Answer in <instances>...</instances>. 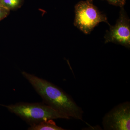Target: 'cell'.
I'll return each mask as SVG.
<instances>
[{
    "label": "cell",
    "mask_w": 130,
    "mask_h": 130,
    "mask_svg": "<svg viewBox=\"0 0 130 130\" xmlns=\"http://www.w3.org/2000/svg\"><path fill=\"white\" fill-rule=\"evenodd\" d=\"M10 10L0 6V21L8 16Z\"/></svg>",
    "instance_id": "9"
},
{
    "label": "cell",
    "mask_w": 130,
    "mask_h": 130,
    "mask_svg": "<svg viewBox=\"0 0 130 130\" xmlns=\"http://www.w3.org/2000/svg\"><path fill=\"white\" fill-rule=\"evenodd\" d=\"M102 124L105 130H130L129 102L120 103L106 113Z\"/></svg>",
    "instance_id": "4"
},
{
    "label": "cell",
    "mask_w": 130,
    "mask_h": 130,
    "mask_svg": "<svg viewBox=\"0 0 130 130\" xmlns=\"http://www.w3.org/2000/svg\"><path fill=\"white\" fill-rule=\"evenodd\" d=\"M0 6H2L1 5V4H0Z\"/></svg>",
    "instance_id": "10"
},
{
    "label": "cell",
    "mask_w": 130,
    "mask_h": 130,
    "mask_svg": "<svg viewBox=\"0 0 130 130\" xmlns=\"http://www.w3.org/2000/svg\"><path fill=\"white\" fill-rule=\"evenodd\" d=\"M22 0H0V4L3 7L10 10L18 7Z\"/></svg>",
    "instance_id": "7"
},
{
    "label": "cell",
    "mask_w": 130,
    "mask_h": 130,
    "mask_svg": "<svg viewBox=\"0 0 130 130\" xmlns=\"http://www.w3.org/2000/svg\"><path fill=\"white\" fill-rule=\"evenodd\" d=\"M21 74L41 96L44 103L70 119L83 121V109L61 89L49 81L26 72H22Z\"/></svg>",
    "instance_id": "1"
},
{
    "label": "cell",
    "mask_w": 130,
    "mask_h": 130,
    "mask_svg": "<svg viewBox=\"0 0 130 130\" xmlns=\"http://www.w3.org/2000/svg\"><path fill=\"white\" fill-rule=\"evenodd\" d=\"M28 130H64L65 129L56 125L53 119H49L31 125Z\"/></svg>",
    "instance_id": "6"
},
{
    "label": "cell",
    "mask_w": 130,
    "mask_h": 130,
    "mask_svg": "<svg viewBox=\"0 0 130 130\" xmlns=\"http://www.w3.org/2000/svg\"><path fill=\"white\" fill-rule=\"evenodd\" d=\"M90 2L93 3V0H87ZM111 5L121 7H124L126 3V0H106Z\"/></svg>",
    "instance_id": "8"
},
{
    "label": "cell",
    "mask_w": 130,
    "mask_h": 130,
    "mask_svg": "<svg viewBox=\"0 0 130 130\" xmlns=\"http://www.w3.org/2000/svg\"><path fill=\"white\" fill-rule=\"evenodd\" d=\"M119 16L115 24L110 26L104 38L105 43L112 42L130 48V20L124 7H120Z\"/></svg>",
    "instance_id": "5"
},
{
    "label": "cell",
    "mask_w": 130,
    "mask_h": 130,
    "mask_svg": "<svg viewBox=\"0 0 130 130\" xmlns=\"http://www.w3.org/2000/svg\"><path fill=\"white\" fill-rule=\"evenodd\" d=\"M74 26L85 34H90L101 22L111 26L106 15L101 12L93 3L87 0L77 3L74 6Z\"/></svg>",
    "instance_id": "3"
},
{
    "label": "cell",
    "mask_w": 130,
    "mask_h": 130,
    "mask_svg": "<svg viewBox=\"0 0 130 130\" xmlns=\"http://www.w3.org/2000/svg\"><path fill=\"white\" fill-rule=\"evenodd\" d=\"M3 106L9 112L19 116L30 125L49 119H70L44 102H19L13 105Z\"/></svg>",
    "instance_id": "2"
}]
</instances>
